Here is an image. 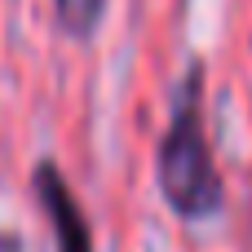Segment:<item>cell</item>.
I'll return each instance as SVG.
<instances>
[{"instance_id": "obj_4", "label": "cell", "mask_w": 252, "mask_h": 252, "mask_svg": "<svg viewBox=\"0 0 252 252\" xmlns=\"http://www.w3.org/2000/svg\"><path fill=\"white\" fill-rule=\"evenodd\" d=\"M0 252H22V244H18V235H0Z\"/></svg>"}, {"instance_id": "obj_3", "label": "cell", "mask_w": 252, "mask_h": 252, "mask_svg": "<svg viewBox=\"0 0 252 252\" xmlns=\"http://www.w3.org/2000/svg\"><path fill=\"white\" fill-rule=\"evenodd\" d=\"M102 9L106 0H53V13H58V27L75 40H89L102 22Z\"/></svg>"}, {"instance_id": "obj_2", "label": "cell", "mask_w": 252, "mask_h": 252, "mask_svg": "<svg viewBox=\"0 0 252 252\" xmlns=\"http://www.w3.org/2000/svg\"><path fill=\"white\" fill-rule=\"evenodd\" d=\"M35 199L53 226V239H58V252H93V230L66 186V177L58 173V164H40L35 168Z\"/></svg>"}, {"instance_id": "obj_1", "label": "cell", "mask_w": 252, "mask_h": 252, "mask_svg": "<svg viewBox=\"0 0 252 252\" xmlns=\"http://www.w3.org/2000/svg\"><path fill=\"white\" fill-rule=\"evenodd\" d=\"M159 190H164L168 208L186 221L213 217L221 208V173L213 164V146L204 133V75H199V66L186 75L177 106H173V124L159 142Z\"/></svg>"}]
</instances>
